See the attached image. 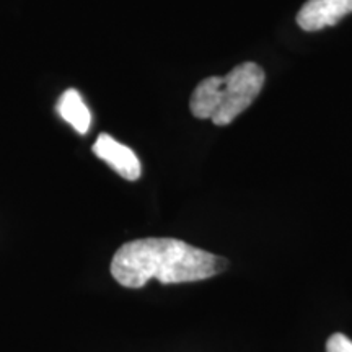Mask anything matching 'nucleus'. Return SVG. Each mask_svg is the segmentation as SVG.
Returning a JSON list of instances; mask_svg holds the SVG:
<instances>
[{
  "instance_id": "1",
  "label": "nucleus",
  "mask_w": 352,
  "mask_h": 352,
  "mask_svg": "<svg viewBox=\"0 0 352 352\" xmlns=\"http://www.w3.org/2000/svg\"><path fill=\"white\" fill-rule=\"evenodd\" d=\"M227 259L176 239H140L114 253L111 276L127 289H140L151 279L162 284L196 283L226 271Z\"/></svg>"
},
{
  "instance_id": "2",
  "label": "nucleus",
  "mask_w": 352,
  "mask_h": 352,
  "mask_svg": "<svg viewBox=\"0 0 352 352\" xmlns=\"http://www.w3.org/2000/svg\"><path fill=\"white\" fill-rule=\"evenodd\" d=\"M264 70L254 63H243L226 77H208L195 88L189 108L195 118L227 126L239 118L261 94Z\"/></svg>"
},
{
  "instance_id": "3",
  "label": "nucleus",
  "mask_w": 352,
  "mask_h": 352,
  "mask_svg": "<svg viewBox=\"0 0 352 352\" xmlns=\"http://www.w3.org/2000/svg\"><path fill=\"white\" fill-rule=\"evenodd\" d=\"M94 153L127 182H135L142 175V165L134 151L109 134L98 135L94 144Z\"/></svg>"
},
{
  "instance_id": "4",
  "label": "nucleus",
  "mask_w": 352,
  "mask_h": 352,
  "mask_svg": "<svg viewBox=\"0 0 352 352\" xmlns=\"http://www.w3.org/2000/svg\"><path fill=\"white\" fill-rule=\"evenodd\" d=\"M352 13V0H308L297 13V23L305 32H318L336 25Z\"/></svg>"
},
{
  "instance_id": "5",
  "label": "nucleus",
  "mask_w": 352,
  "mask_h": 352,
  "mask_svg": "<svg viewBox=\"0 0 352 352\" xmlns=\"http://www.w3.org/2000/svg\"><path fill=\"white\" fill-rule=\"evenodd\" d=\"M57 113L78 134H87L91 124V113L76 88L65 90L57 101Z\"/></svg>"
},
{
  "instance_id": "6",
  "label": "nucleus",
  "mask_w": 352,
  "mask_h": 352,
  "mask_svg": "<svg viewBox=\"0 0 352 352\" xmlns=\"http://www.w3.org/2000/svg\"><path fill=\"white\" fill-rule=\"evenodd\" d=\"M327 352H352V341L341 333H334L327 342Z\"/></svg>"
}]
</instances>
